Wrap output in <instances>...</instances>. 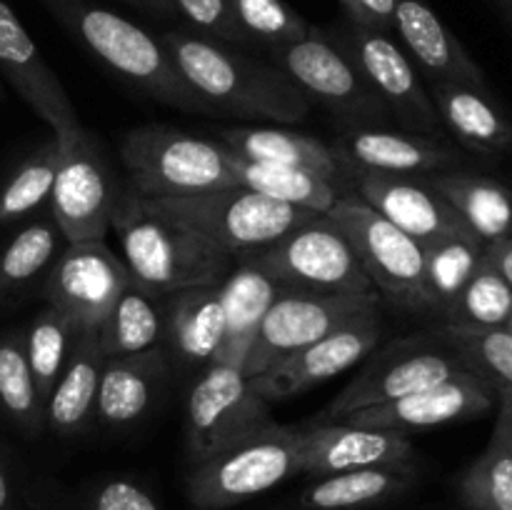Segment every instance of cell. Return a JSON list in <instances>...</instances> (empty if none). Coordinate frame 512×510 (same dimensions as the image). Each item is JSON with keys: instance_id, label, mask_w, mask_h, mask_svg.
Segmentation results:
<instances>
[{"instance_id": "ab89813d", "label": "cell", "mask_w": 512, "mask_h": 510, "mask_svg": "<svg viewBox=\"0 0 512 510\" xmlns=\"http://www.w3.org/2000/svg\"><path fill=\"white\" fill-rule=\"evenodd\" d=\"M460 500L470 510H512V450L490 438L480 458L460 475Z\"/></svg>"}, {"instance_id": "f907efd6", "label": "cell", "mask_w": 512, "mask_h": 510, "mask_svg": "<svg viewBox=\"0 0 512 510\" xmlns=\"http://www.w3.org/2000/svg\"><path fill=\"white\" fill-rule=\"evenodd\" d=\"M505 5H508V8L512 10V0H505Z\"/></svg>"}, {"instance_id": "d6a6232c", "label": "cell", "mask_w": 512, "mask_h": 510, "mask_svg": "<svg viewBox=\"0 0 512 510\" xmlns=\"http://www.w3.org/2000/svg\"><path fill=\"white\" fill-rule=\"evenodd\" d=\"M485 260V243L473 235L465 233L445 235L435 243L423 248V293L428 313H435L440 320L448 313L450 305L460 295V290L468 285L475 270Z\"/></svg>"}, {"instance_id": "8fae6325", "label": "cell", "mask_w": 512, "mask_h": 510, "mask_svg": "<svg viewBox=\"0 0 512 510\" xmlns=\"http://www.w3.org/2000/svg\"><path fill=\"white\" fill-rule=\"evenodd\" d=\"M325 215L350 240L380 300L410 313L428 310L423 293V245L418 240L395 228L355 193H345Z\"/></svg>"}, {"instance_id": "9c48e42d", "label": "cell", "mask_w": 512, "mask_h": 510, "mask_svg": "<svg viewBox=\"0 0 512 510\" xmlns=\"http://www.w3.org/2000/svg\"><path fill=\"white\" fill-rule=\"evenodd\" d=\"M243 258L253 260L283 288L380 298L350 240L328 215H318L268 248Z\"/></svg>"}, {"instance_id": "f35d334b", "label": "cell", "mask_w": 512, "mask_h": 510, "mask_svg": "<svg viewBox=\"0 0 512 510\" xmlns=\"http://www.w3.org/2000/svg\"><path fill=\"white\" fill-rule=\"evenodd\" d=\"M512 313V288L508 280L488 263H480L473 278L468 280L443 323L453 325H475V328H503Z\"/></svg>"}, {"instance_id": "bcb514c9", "label": "cell", "mask_w": 512, "mask_h": 510, "mask_svg": "<svg viewBox=\"0 0 512 510\" xmlns=\"http://www.w3.org/2000/svg\"><path fill=\"white\" fill-rule=\"evenodd\" d=\"M485 258H488V263L508 280V285L512 288V238L485 245Z\"/></svg>"}, {"instance_id": "d590c367", "label": "cell", "mask_w": 512, "mask_h": 510, "mask_svg": "<svg viewBox=\"0 0 512 510\" xmlns=\"http://www.w3.org/2000/svg\"><path fill=\"white\" fill-rule=\"evenodd\" d=\"M58 140L50 138L33 150L10 173L0 188V225L18 223L50 203L55 173H58Z\"/></svg>"}, {"instance_id": "11a10c76", "label": "cell", "mask_w": 512, "mask_h": 510, "mask_svg": "<svg viewBox=\"0 0 512 510\" xmlns=\"http://www.w3.org/2000/svg\"><path fill=\"white\" fill-rule=\"evenodd\" d=\"M510 15H512V10H510Z\"/></svg>"}, {"instance_id": "e575fe53", "label": "cell", "mask_w": 512, "mask_h": 510, "mask_svg": "<svg viewBox=\"0 0 512 510\" xmlns=\"http://www.w3.org/2000/svg\"><path fill=\"white\" fill-rule=\"evenodd\" d=\"M0 415L28 438L45 430L43 400L30 373L23 333L0 335Z\"/></svg>"}, {"instance_id": "74e56055", "label": "cell", "mask_w": 512, "mask_h": 510, "mask_svg": "<svg viewBox=\"0 0 512 510\" xmlns=\"http://www.w3.org/2000/svg\"><path fill=\"white\" fill-rule=\"evenodd\" d=\"M450 348L465 360L473 373L483 375L498 390H512V333L505 328L443 323L440 328Z\"/></svg>"}, {"instance_id": "5b68a950", "label": "cell", "mask_w": 512, "mask_h": 510, "mask_svg": "<svg viewBox=\"0 0 512 510\" xmlns=\"http://www.w3.org/2000/svg\"><path fill=\"white\" fill-rule=\"evenodd\" d=\"M270 58L310 103L323 105L340 128H385L393 123L390 110L330 28L310 25L300 40L270 50Z\"/></svg>"}, {"instance_id": "1f68e13d", "label": "cell", "mask_w": 512, "mask_h": 510, "mask_svg": "<svg viewBox=\"0 0 512 510\" xmlns=\"http://www.w3.org/2000/svg\"><path fill=\"white\" fill-rule=\"evenodd\" d=\"M105 355H133L165 343V295L130 280L98 328Z\"/></svg>"}, {"instance_id": "836d02e7", "label": "cell", "mask_w": 512, "mask_h": 510, "mask_svg": "<svg viewBox=\"0 0 512 510\" xmlns=\"http://www.w3.org/2000/svg\"><path fill=\"white\" fill-rule=\"evenodd\" d=\"M68 240L63 238L53 218L33 220L20 228L0 250V298L15 293L48 275L50 265L58 260Z\"/></svg>"}, {"instance_id": "ba28073f", "label": "cell", "mask_w": 512, "mask_h": 510, "mask_svg": "<svg viewBox=\"0 0 512 510\" xmlns=\"http://www.w3.org/2000/svg\"><path fill=\"white\" fill-rule=\"evenodd\" d=\"M470 370L465 360L450 348L440 330L390 340L365 358L360 373L340 390L333 403L325 405L313 423H333L358 410L390 403L403 395L418 393L440 380Z\"/></svg>"}, {"instance_id": "603a6c76", "label": "cell", "mask_w": 512, "mask_h": 510, "mask_svg": "<svg viewBox=\"0 0 512 510\" xmlns=\"http://www.w3.org/2000/svg\"><path fill=\"white\" fill-rule=\"evenodd\" d=\"M168 348L143 350L133 355H110L100 373L95 420L103 428L123 430L138 423L158 398L160 385L170 373Z\"/></svg>"}, {"instance_id": "f6af8a7d", "label": "cell", "mask_w": 512, "mask_h": 510, "mask_svg": "<svg viewBox=\"0 0 512 510\" xmlns=\"http://www.w3.org/2000/svg\"><path fill=\"white\" fill-rule=\"evenodd\" d=\"M0 510H25L23 493L3 443H0Z\"/></svg>"}, {"instance_id": "7bdbcfd3", "label": "cell", "mask_w": 512, "mask_h": 510, "mask_svg": "<svg viewBox=\"0 0 512 510\" xmlns=\"http://www.w3.org/2000/svg\"><path fill=\"white\" fill-rule=\"evenodd\" d=\"M83 510H160V505L135 480L108 478L90 490Z\"/></svg>"}, {"instance_id": "4fadbf2b", "label": "cell", "mask_w": 512, "mask_h": 510, "mask_svg": "<svg viewBox=\"0 0 512 510\" xmlns=\"http://www.w3.org/2000/svg\"><path fill=\"white\" fill-rule=\"evenodd\" d=\"M380 303V298L283 288L260 323L258 338L245 358L243 370L250 378H258L275 363L333 333L340 325L370 310H380Z\"/></svg>"}, {"instance_id": "60d3db41", "label": "cell", "mask_w": 512, "mask_h": 510, "mask_svg": "<svg viewBox=\"0 0 512 510\" xmlns=\"http://www.w3.org/2000/svg\"><path fill=\"white\" fill-rule=\"evenodd\" d=\"M225 3L250 43H263L268 50L295 43L310 30L308 20L285 0H225Z\"/></svg>"}, {"instance_id": "8992f818", "label": "cell", "mask_w": 512, "mask_h": 510, "mask_svg": "<svg viewBox=\"0 0 512 510\" xmlns=\"http://www.w3.org/2000/svg\"><path fill=\"white\" fill-rule=\"evenodd\" d=\"M150 203L183 223L185 228L195 230L205 240L218 245L220 250L233 255L235 260L268 248L290 230L300 228L320 215L280 203V200L255 193L243 185L188 195V198L150 200Z\"/></svg>"}, {"instance_id": "681fc988", "label": "cell", "mask_w": 512, "mask_h": 510, "mask_svg": "<svg viewBox=\"0 0 512 510\" xmlns=\"http://www.w3.org/2000/svg\"><path fill=\"white\" fill-rule=\"evenodd\" d=\"M503 328H505V330H510V333H512V313H510V318L505 320V325H503Z\"/></svg>"}, {"instance_id": "4dcf8cb0", "label": "cell", "mask_w": 512, "mask_h": 510, "mask_svg": "<svg viewBox=\"0 0 512 510\" xmlns=\"http://www.w3.org/2000/svg\"><path fill=\"white\" fill-rule=\"evenodd\" d=\"M228 165L233 170L238 185H243V188L255 190L260 195H268V198L280 200V203L295 205V208L310 210V213L325 215L345 195L340 183L303 168L263 163V160H248L230 153V150Z\"/></svg>"}, {"instance_id": "9a60e30c", "label": "cell", "mask_w": 512, "mask_h": 510, "mask_svg": "<svg viewBox=\"0 0 512 510\" xmlns=\"http://www.w3.org/2000/svg\"><path fill=\"white\" fill-rule=\"evenodd\" d=\"M130 280L123 258L105 240H85L65 245L45 275L43 293L80 333L100 328Z\"/></svg>"}, {"instance_id": "cb8c5ba5", "label": "cell", "mask_w": 512, "mask_h": 510, "mask_svg": "<svg viewBox=\"0 0 512 510\" xmlns=\"http://www.w3.org/2000/svg\"><path fill=\"white\" fill-rule=\"evenodd\" d=\"M105 350L98 330H80L70 345L63 373L55 380L43 405L45 428L60 438H75L95 418L100 373L105 365Z\"/></svg>"}, {"instance_id": "4316f807", "label": "cell", "mask_w": 512, "mask_h": 510, "mask_svg": "<svg viewBox=\"0 0 512 510\" xmlns=\"http://www.w3.org/2000/svg\"><path fill=\"white\" fill-rule=\"evenodd\" d=\"M218 143L240 158L303 168L325 175L335 183L350 178L343 163L335 158L333 148L303 130L280 128V125H238V128L220 130Z\"/></svg>"}, {"instance_id": "83f0119b", "label": "cell", "mask_w": 512, "mask_h": 510, "mask_svg": "<svg viewBox=\"0 0 512 510\" xmlns=\"http://www.w3.org/2000/svg\"><path fill=\"white\" fill-rule=\"evenodd\" d=\"M443 130H448L460 145L483 155L503 153L512 145V123L495 105L488 88L465 83H430Z\"/></svg>"}, {"instance_id": "ee69618b", "label": "cell", "mask_w": 512, "mask_h": 510, "mask_svg": "<svg viewBox=\"0 0 512 510\" xmlns=\"http://www.w3.org/2000/svg\"><path fill=\"white\" fill-rule=\"evenodd\" d=\"M338 3L350 23L380 33H393L395 0H338Z\"/></svg>"}, {"instance_id": "44dd1931", "label": "cell", "mask_w": 512, "mask_h": 510, "mask_svg": "<svg viewBox=\"0 0 512 510\" xmlns=\"http://www.w3.org/2000/svg\"><path fill=\"white\" fill-rule=\"evenodd\" d=\"M353 193L363 198L385 220L418 240L430 245L453 233H465V223L453 208L435 193L425 178L405 175H353Z\"/></svg>"}, {"instance_id": "816d5d0a", "label": "cell", "mask_w": 512, "mask_h": 510, "mask_svg": "<svg viewBox=\"0 0 512 510\" xmlns=\"http://www.w3.org/2000/svg\"><path fill=\"white\" fill-rule=\"evenodd\" d=\"M40 3H43V8H45V5H48V3H50V0H40Z\"/></svg>"}, {"instance_id": "b9f144b4", "label": "cell", "mask_w": 512, "mask_h": 510, "mask_svg": "<svg viewBox=\"0 0 512 510\" xmlns=\"http://www.w3.org/2000/svg\"><path fill=\"white\" fill-rule=\"evenodd\" d=\"M173 5L205 38L220 40V43H228L233 48L250 45V38L235 23L225 0H173Z\"/></svg>"}, {"instance_id": "277c9868", "label": "cell", "mask_w": 512, "mask_h": 510, "mask_svg": "<svg viewBox=\"0 0 512 510\" xmlns=\"http://www.w3.org/2000/svg\"><path fill=\"white\" fill-rule=\"evenodd\" d=\"M120 160L130 190L148 200L188 198L238 185L225 145L173 125L150 123L128 130L120 140Z\"/></svg>"}, {"instance_id": "ac0fdd59", "label": "cell", "mask_w": 512, "mask_h": 510, "mask_svg": "<svg viewBox=\"0 0 512 510\" xmlns=\"http://www.w3.org/2000/svg\"><path fill=\"white\" fill-rule=\"evenodd\" d=\"M498 403V393L483 375L473 370H463L458 375L440 380L418 393L403 395L390 403L373 405L348 415V423L365 425V428H385L410 433V430L438 428V425L473 420L490 413ZM335 423V420H333Z\"/></svg>"}, {"instance_id": "7402d4cb", "label": "cell", "mask_w": 512, "mask_h": 510, "mask_svg": "<svg viewBox=\"0 0 512 510\" xmlns=\"http://www.w3.org/2000/svg\"><path fill=\"white\" fill-rule=\"evenodd\" d=\"M393 33H398L408 58L430 83L488 88L483 68L425 0H395Z\"/></svg>"}, {"instance_id": "7dc6e473", "label": "cell", "mask_w": 512, "mask_h": 510, "mask_svg": "<svg viewBox=\"0 0 512 510\" xmlns=\"http://www.w3.org/2000/svg\"><path fill=\"white\" fill-rule=\"evenodd\" d=\"M493 435L512 450V390H498V418Z\"/></svg>"}, {"instance_id": "5bb4252c", "label": "cell", "mask_w": 512, "mask_h": 510, "mask_svg": "<svg viewBox=\"0 0 512 510\" xmlns=\"http://www.w3.org/2000/svg\"><path fill=\"white\" fill-rule=\"evenodd\" d=\"M330 30L353 55L370 88L380 95L393 115V123L410 133L443 135V123L430 90L423 85V75L418 73L408 53L395 43L393 33L360 28L350 20H343Z\"/></svg>"}, {"instance_id": "ffe728a7", "label": "cell", "mask_w": 512, "mask_h": 510, "mask_svg": "<svg viewBox=\"0 0 512 510\" xmlns=\"http://www.w3.org/2000/svg\"><path fill=\"white\" fill-rule=\"evenodd\" d=\"M415 463L408 433L335 420L300 428V475H330L370 465Z\"/></svg>"}, {"instance_id": "484cf974", "label": "cell", "mask_w": 512, "mask_h": 510, "mask_svg": "<svg viewBox=\"0 0 512 510\" xmlns=\"http://www.w3.org/2000/svg\"><path fill=\"white\" fill-rule=\"evenodd\" d=\"M225 333L220 285L165 295V348L188 368L215 363Z\"/></svg>"}, {"instance_id": "d4e9b609", "label": "cell", "mask_w": 512, "mask_h": 510, "mask_svg": "<svg viewBox=\"0 0 512 510\" xmlns=\"http://www.w3.org/2000/svg\"><path fill=\"white\" fill-rule=\"evenodd\" d=\"M283 293V285L270 278L263 268L248 258L235 260L228 278L220 283V303L225 315V333L215 363H228L243 368L260 323L275 298Z\"/></svg>"}, {"instance_id": "f1b7e54d", "label": "cell", "mask_w": 512, "mask_h": 510, "mask_svg": "<svg viewBox=\"0 0 512 510\" xmlns=\"http://www.w3.org/2000/svg\"><path fill=\"white\" fill-rule=\"evenodd\" d=\"M430 188L485 245L512 238V190L488 175L443 170L425 175Z\"/></svg>"}, {"instance_id": "30bf717a", "label": "cell", "mask_w": 512, "mask_h": 510, "mask_svg": "<svg viewBox=\"0 0 512 510\" xmlns=\"http://www.w3.org/2000/svg\"><path fill=\"white\" fill-rule=\"evenodd\" d=\"M273 423L270 403L243 368L228 363L205 365L203 375L190 385L185 403L188 463H200Z\"/></svg>"}, {"instance_id": "d6986e66", "label": "cell", "mask_w": 512, "mask_h": 510, "mask_svg": "<svg viewBox=\"0 0 512 510\" xmlns=\"http://www.w3.org/2000/svg\"><path fill=\"white\" fill-rule=\"evenodd\" d=\"M0 75L8 80L15 95L48 123L55 138L80 128L68 90L5 0H0Z\"/></svg>"}, {"instance_id": "2e32d148", "label": "cell", "mask_w": 512, "mask_h": 510, "mask_svg": "<svg viewBox=\"0 0 512 510\" xmlns=\"http://www.w3.org/2000/svg\"><path fill=\"white\" fill-rule=\"evenodd\" d=\"M380 338H383V318L380 310H370L275 363L263 375L253 378V383L268 403L295 398L363 363L378 348Z\"/></svg>"}, {"instance_id": "f5cc1de1", "label": "cell", "mask_w": 512, "mask_h": 510, "mask_svg": "<svg viewBox=\"0 0 512 510\" xmlns=\"http://www.w3.org/2000/svg\"><path fill=\"white\" fill-rule=\"evenodd\" d=\"M0 98H3V83H0Z\"/></svg>"}, {"instance_id": "7c38bea8", "label": "cell", "mask_w": 512, "mask_h": 510, "mask_svg": "<svg viewBox=\"0 0 512 510\" xmlns=\"http://www.w3.org/2000/svg\"><path fill=\"white\" fill-rule=\"evenodd\" d=\"M55 140L60 160L50 193V218L68 243L105 240L123 188L115 183L98 140L83 125Z\"/></svg>"}, {"instance_id": "3957f363", "label": "cell", "mask_w": 512, "mask_h": 510, "mask_svg": "<svg viewBox=\"0 0 512 510\" xmlns=\"http://www.w3.org/2000/svg\"><path fill=\"white\" fill-rule=\"evenodd\" d=\"M60 28L78 40L113 73L143 90L148 98L185 113L215 115L210 105L190 88L155 35L133 20L93 3V0H50L45 5Z\"/></svg>"}, {"instance_id": "f546056e", "label": "cell", "mask_w": 512, "mask_h": 510, "mask_svg": "<svg viewBox=\"0 0 512 510\" xmlns=\"http://www.w3.org/2000/svg\"><path fill=\"white\" fill-rule=\"evenodd\" d=\"M418 480L415 463L370 465L318 475L300 495L305 510H363L388 503L410 490Z\"/></svg>"}, {"instance_id": "e0dca14e", "label": "cell", "mask_w": 512, "mask_h": 510, "mask_svg": "<svg viewBox=\"0 0 512 510\" xmlns=\"http://www.w3.org/2000/svg\"><path fill=\"white\" fill-rule=\"evenodd\" d=\"M330 148L350 178L360 173L425 178L463 163L460 150L443 135H420L403 128H343Z\"/></svg>"}, {"instance_id": "52a82bcc", "label": "cell", "mask_w": 512, "mask_h": 510, "mask_svg": "<svg viewBox=\"0 0 512 510\" xmlns=\"http://www.w3.org/2000/svg\"><path fill=\"white\" fill-rule=\"evenodd\" d=\"M300 475V428L273 423L190 465L185 490L198 510H225Z\"/></svg>"}, {"instance_id": "6da1fadb", "label": "cell", "mask_w": 512, "mask_h": 510, "mask_svg": "<svg viewBox=\"0 0 512 510\" xmlns=\"http://www.w3.org/2000/svg\"><path fill=\"white\" fill-rule=\"evenodd\" d=\"M158 40L213 113L295 125L313 108L278 65L240 53L233 45L188 30H165Z\"/></svg>"}, {"instance_id": "8d00e7d4", "label": "cell", "mask_w": 512, "mask_h": 510, "mask_svg": "<svg viewBox=\"0 0 512 510\" xmlns=\"http://www.w3.org/2000/svg\"><path fill=\"white\" fill-rule=\"evenodd\" d=\"M75 328L70 320L53 305H45L23 333L25 355H28L30 373H33L35 388L40 400H48L55 380L63 373V365L68 360L70 345H73Z\"/></svg>"}, {"instance_id": "7a4b0ae2", "label": "cell", "mask_w": 512, "mask_h": 510, "mask_svg": "<svg viewBox=\"0 0 512 510\" xmlns=\"http://www.w3.org/2000/svg\"><path fill=\"white\" fill-rule=\"evenodd\" d=\"M110 230L118 233L133 283L155 295L220 285L235 265L233 255L133 190H120Z\"/></svg>"}, {"instance_id": "db71d44e", "label": "cell", "mask_w": 512, "mask_h": 510, "mask_svg": "<svg viewBox=\"0 0 512 510\" xmlns=\"http://www.w3.org/2000/svg\"><path fill=\"white\" fill-rule=\"evenodd\" d=\"M120 3H125V5H130V0H120Z\"/></svg>"}, {"instance_id": "c3c4849f", "label": "cell", "mask_w": 512, "mask_h": 510, "mask_svg": "<svg viewBox=\"0 0 512 510\" xmlns=\"http://www.w3.org/2000/svg\"><path fill=\"white\" fill-rule=\"evenodd\" d=\"M130 5L143 10V13L155 15V18H175L178 15L173 0H130Z\"/></svg>"}]
</instances>
